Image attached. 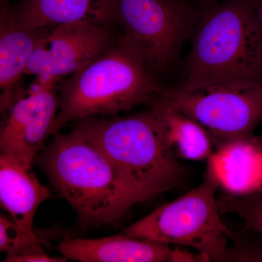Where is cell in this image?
<instances>
[{
    "mask_svg": "<svg viewBox=\"0 0 262 262\" xmlns=\"http://www.w3.org/2000/svg\"><path fill=\"white\" fill-rule=\"evenodd\" d=\"M251 142L258 154L262 155V134L258 136H253L251 139Z\"/></svg>",
    "mask_w": 262,
    "mask_h": 262,
    "instance_id": "obj_18",
    "label": "cell"
},
{
    "mask_svg": "<svg viewBox=\"0 0 262 262\" xmlns=\"http://www.w3.org/2000/svg\"><path fill=\"white\" fill-rule=\"evenodd\" d=\"M0 251L6 258L45 252L39 241L29 238L13 220L0 215Z\"/></svg>",
    "mask_w": 262,
    "mask_h": 262,
    "instance_id": "obj_16",
    "label": "cell"
},
{
    "mask_svg": "<svg viewBox=\"0 0 262 262\" xmlns=\"http://www.w3.org/2000/svg\"><path fill=\"white\" fill-rule=\"evenodd\" d=\"M204 127L214 147L248 140L262 122V84H212L164 90L159 95Z\"/></svg>",
    "mask_w": 262,
    "mask_h": 262,
    "instance_id": "obj_6",
    "label": "cell"
},
{
    "mask_svg": "<svg viewBox=\"0 0 262 262\" xmlns=\"http://www.w3.org/2000/svg\"><path fill=\"white\" fill-rule=\"evenodd\" d=\"M217 203L221 213L237 215L248 230L262 239V187L244 194L225 193L217 198Z\"/></svg>",
    "mask_w": 262,
    "mask_h": 262,
    "instance_id": "obj_15",
    "label": "cell"
},
{
    "mask_svg": "<svg viewBox=\"0 0 262 262\" xmlns=\"http://www.w3.org/2000/svg\"><path fill=\"white\" fill-rule=\"evenodd\" d=\"M51 196V191L31 169L0 154V203L13 222L32 241H39L34 230V215Z\"/></svg>",
    "mask_w": 262,
    "mask_h": 262,
    "instance_id": "obj_12",
    "label": "cell"
},
{
    "mask_svg": "<svg viewBox=\"0 0 262 262\" xmlns=\"http://www.w3.org/2000/svg\"><path fill=\"white\" fill-rule=\"evenodd\" d=\"M0 108L1 113L19 91L29 60L40 39L54 28L30 29L18 23L8 7H3L0 18Z\"/></svg>",
    "mask_w": 262,
    "mask_h": 262,
    "instance_id": "obj_11",
    "label": "cell"
},
{
    "mask_svg": "<svg viewBox=\"0 0 262 262\" xmlns=\"http://www.w3.org/2000/svg\"><path fill=\"white\" fill-rule=\"evenodd\" d=\"M37 159L84 226L115 223L136 205L155 198L75 127L56 133Z\"/></svg>",
    "mask_w": 262,
    "mask_h": 262,
    "instance_id": "obj_1",
    "label": "cell"
},
{
    "mask_svg": "<svg viewBox=\"0 0 262 262\" xmlns=\"http://www.w3.org/2000/svg\"><path fill=\"white\" fill-rule=\"evenodd\" d=\"M221 180L211 157L203 182L132 224L122 234L154 242L192 248L211 261H232L234 234L222 222L217 203Z\"/></svg>",
    "mask_w": 262,
    "mask_h": 262,
    "instance_id": "obj_5",
    "label": "cell"
},
{
    "mask_svg": "<svg viewBox=\"0 0 262 262\" xmlns=\"http://www.w3.org/2000/svg\"><path fill=\"white\" fill-rule=\"evenodd\" d=\"M67 258L61 257H52L46 252L30 253L18 257L5 258L4 262H64Z\"/></svg>",
    "mask_w": 262,
    "mask_h": 262,
    "instance_id": "obj_17",
    "label": "cell"
},
{
    "mask_svg": "<svg viewBox=\"0 0 262 262\" xmlns=\"http://www.w3.org/2000/svg\"><path fill=\"white\" fill-rule=\"evenodd\" d=\"M183 87L262 84V32L256 1L229 0L198 24Z\"/></svg>",
    "mask_w": 262,
    "mask_h": 262,
    "instance_id": "obj_2",
    "label": "cell"
},
{
    "mask_svg": "<svg viewBox=\"0 0 262 262\" xmlns=\"http://www.w3.org/2000/svg\"><path fill=\"white\" fill-rule=\"evenodd\" d=\"M258 23L262 32V0H256Z\"/></svg>",
    "mask_w": 262,
    "mask_h": 262,
    "instance_id": "obj_19",
    "label": "cell"
},
{
    "mask_svg": "<svg viewBox=\"0 0 262 262\" xmlns=\"http://www.w3.org/2000/svg\"><path fill=\"white\" fill-rule=\"evenodd\" d=\"M149 110L165 144L179 159L201 161L213 155L214 145L208 131L159 95Z\"/></svg>",
    "mask_w": 262,
    "mask_h": 262,
    "instance_id": "obj_14",
    "label": "cell"
},
{
    "mask_svg": "<svg viewBox=\"0 0 262 262\" xmlns=\"http://www.w3.org/2000/svg\"><path fill=\"white\" fill-rule=\"evenodd\" d=\"M58 80L38 77L27 91H18L2 113L1 155L32 168L33 162L46 148L50 136L56 134L59 110Z\"/></svg>",
    "mask_w": 262,
    "mask_h": 262,
    "instance_id": "obj_8",
    "label": "cell"
},
{
    "mask_svg": "<svg viewBox=\"0 0 262 262\" xmlns=\"http://www.w3.org/2000/svg\"><path fill=\"white\" fill-rule=\"evenodd\" d=\"M120 38L113 24L82 20L58 26L38 43L25 75L60 81L115 47Z\"/></svg>",
    "mask_w": 262,
    "mask_h": 262,
    "instance_id": "obj_9",
    "label": "cell"
},
{
    "mask_svg": "<svg viewBox=\"0 0 262 262\" xmlns=\"http://www.w3.org/2000/svg\"><path fill=\"white\" fill-rule=\"evenodd\" d=\"M75 128L124 173L155 196L180 187L189 169L165 144L149 110L125 117H91Z\"/></svg>",
    "mask_w": 262,
    "mask_h": 262,
    "instance_id": "obj_4",
    "label": "cell"
},
{
    "mask_svg": "<svg viewBox=\"0 0 262 262\" xmlns=\"http://www.w3.org/2000/svg\"><path fill=\"white\" fill-rule=\"evenodd\" d=\"M154 75L120 37L115 47L59 81L56 134L67 122L114 116L154 99L164 91Z\"/></svg>",
    "mask_w": 262,
    "mask_h": 262,
    "instance_id": "obj_3",
    "label": "cell"
},
{
    "mask_svg": "<svg viewBox=\"0 0 262 262\" xmlns=\"http://www.w3.org/2000/svg\"><path fill=\"white\" fill-rule=\"evenodd\" d=\"M170 245L120 234L97 239L66 238L57 249L67 259L82 262H198V253Z\"/></svg>",
    "mask_w": 262,
    "mask_h": 262,
    "instance_id": "obj_10",
    "label": "cell"
},
{
    "mask_svg": "<svg viewBox=\"0 0 262 262\" xmlns=\"http://www.w3.org/2000/svg\"><path fill=\"white\" fill-rule=\"evenodd\" d=\"M114 5L115 0H22L9 10L27 28H55L82 20L115 25Z\"/></svg>",
    "mask_w": 262,
    "mask_h": 262,
    "instance_id": "obj_13",
    "label": "cell"
},
{
    "mask_svg": "<svg viewBox=\"0 0 262 262\" xmlns=\"http://www.w3.org/2000/svg\"><path fill=\"white\" fill-rule=\"evenodd\" d=\"M190 9L179 0H115L113 23L120 37L149 70L163 72L171 65L189 30Z\"/></svg>",
    "mask_w": 262,
    "mask_h": 262,
    "instance_id": "obj_7",
    "label": "cell"
}]
</instances>
